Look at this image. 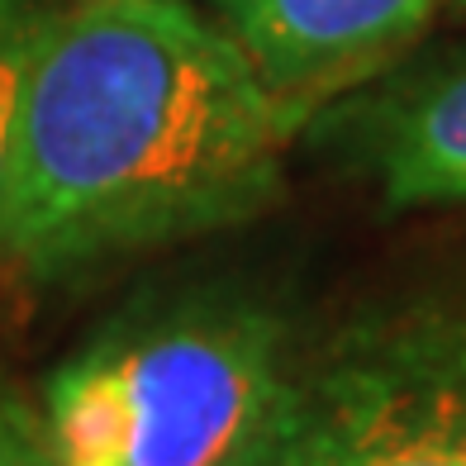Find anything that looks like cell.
Returning <instances> with one entry per match:
<instances>
[{"label": "cell", "mask_w": 466, "mask_h": 466, "mask_svg": "<svg viewBox=\"0 0 466 466\" xmlns=\"http://www.w3.org/2000/svg\"><path fill=\"white\" fill-rule=\"evenodd\" d=\"M300 115L190 0H76L34 48L0 181V258L34 277L238 224Z\"/></svg>", "instance_id": "1"}, {"label": "cell", "mask_w": 466, "mask_h": 466, "mask_svg": "<svg viewBox=\"0 0 466 466\" xmlns=\"http://www.w3.org/2000/svg\"><path fill=\"white\" fill-rule=\"evenodd\" d=\"M281 324L186 305L129 324L48 380L53 466H228L286 390Z\"/></svg>", "instance_id": "2"}, {"label": "cell", "mask_w": 466, "mask_h": 466, "mask_svg": "<svg viewBox=\"0 0 466 466\" xmlns=\"http://www.w3.org/2000/svg\"><path fill=\"white\" fill-rule=\"evenodd\" d=\"M228 466H466V300L357 329Z\"/></svg>", "instance_id": "3"}, {"label": "cell", "mask_w": 466, "mask_h": 466, "mask_svg": "<svg viewBox=\"0 0 466 466\" xmlns=\"http://www.w3.org/2000/svg\"><path fill=\"white\" fill-rule=\"evenodd\" d=\"M452 0H209L262 86L300 119L410 48Z\"/></svg>", "instance_id": "4"}, {"label": "cell", "mask_w": 466, "mask_h": 466, "mask_svg": "<svg viewBox=\"0 0 466 466\" xmlns=\"http://www.w3.org/2000/svg\"><path fill=\"white\" fill-rule=\"evenodd\" d=\"M371 172L395 209L466 200V67L433 76L380 119Z\"/></svg>", "instance_id": "5"}, {"label": "cell", "mask_w": 466, "mask_h": 466, "mask_svg": "<svg viewBox=\"0 0 466 466\" xmlns=\"http://www.w3.org/2000/svg\"><path fill=\"white\" fill-rule=\"evenodd\" d=\"M48 19L53 10L44 0H0V181H5V157H10L19 100H25L29 62Z\"/></svg>", "instance_id": "6"}, {"label": "cell", "mask_w": 466, "mask_h": 466, "mask_svg": "<svg viewBox=\"0 0 466 466\" xmlns=\"http://www.w3.org/2000/svg\"><path fill=\"white\" fill-rule=\"evenodd\" d=\"M0 466H53L44 423L15 400H0Z\"/></svg>", "instance_id": "7"}]
</instances>
